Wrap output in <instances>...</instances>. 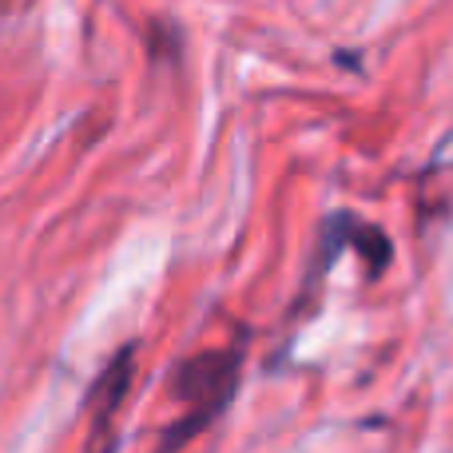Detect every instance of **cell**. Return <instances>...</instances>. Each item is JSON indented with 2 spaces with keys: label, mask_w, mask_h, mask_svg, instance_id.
Instances as JSON below:
<instances>
[{
  "label": "cell",
  "mask_w": 453,
  "mask_h": 453,
  "mask_svg": "<svg viewBox=\"0 0 453 453\" xmlns=\"http://www.w3.org/2000/svg\"><path fill=\"white\" fill-rule=\"evenodd\" d=\"M234 374H239L234 358L207 354V358H196V362H188V366L180 370L175 390H180L183 402H207L211 410H219L226 402V394H231V378Z\"/></svg>",
  "instance_id": "1"
}]
</instances>
